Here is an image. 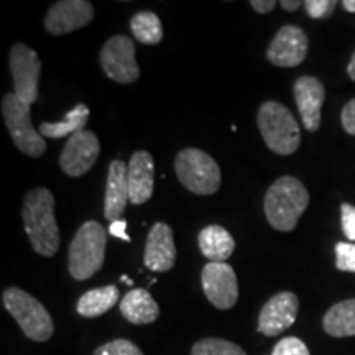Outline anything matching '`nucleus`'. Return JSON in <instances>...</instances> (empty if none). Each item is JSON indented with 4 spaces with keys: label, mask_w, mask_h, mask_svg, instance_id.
Listing matches in <instances>:
<instances>
[{
    "label": "nucleus",
    "mask_w": 355,
    "mask_h": 355,
    "mask_svg": "<svg viewBox=\"0 0 355 355\" xmlns=\"http://www.w3.org/2000/svg\"><path fill=\"white\" fill-rule=\"evenodd\" d=\"M343 7L350 13H355V0H344Z\"/></svg>",
    "instance_id": "obj_36"
},
{
    "label": "nucleus",
    "mask_w": 355,
    "mask_h": 355,
    "mask_svg": "<svg viewBox=\"0 0 355 355\" xmlns=\"http://www.w3.org/2000/svg\"><path fill=\"white\" fill-rule=\"evenodd\" d=\"M2 303L28 339L35 343H46L55 334V322L51 314L26 291L15 286L7 288L2 293Z\"/></svg>",
    "instance_id": "obj_5"
},
{
    "label": "nucleus",
    "mask_w": 355,
    "mask_h": 355,
    "mask_svg": "<svg viewBox=\"0 0 355 355\" xmlns=\"http://www.w3.org/2000/svg\"><path fill=\"white\" fill-rule=\"evenodd\" d=\"M322 327L331 337L355 336V298L332 306L322 319Z\"/></svg>",
    "instance_id": "obj_22"
},
{
    "label": "nucleus",
    "mask_w": 355,
    "mask_h": 355,
    "mask_svg": "<svg viewBox=\"0 0 355 355\" xmlns=\"http://www.w3.org/2000/svg\"><path fill=\"white\" fill-rule=\"evenodd\" d=\"M94 6L89 0H60L55 2L44 17V28L53 37H63L91 24Z\"/></svg>",
    "instance_id": "obj_12"
},
{
    "label": "nucleus",
    "mask_w": 355,
    "mask_h": 355,
    "mask_svg": "<svg viewBox=\"0 0 355 355\" xmlns=\"http://www.w3.org/2000/svg\"><path fill=\"white\" fill-rule=\"evenodd\" d=\"M21 219L33 250L48 259L55 257L60 250L61 237L55 217V196L51 191L46 188L28 191L21 206Z\"/></svg>",
    "instance_id": "obj_1"
},
{
    "label": "nucleus",
    "mask_w": 355,
    "mask_h": 355,
    "mask_svg": "<svg viewBox=\"0 0 355 355\" xmlns=\"http://www.w3.org/2000/svg\"><path fill=\"white\" fill-rule=\"evenodd\" d=\"M121 279H122V282H125L128 286H132V285H133V282H132V279H130V278H128V277H125V275H123V277H122Z\"/></svg>",
    "instance_id": "obj_37"
},
{
    "label": "nucleus",
    "mask_w": 355,
    "mask_h": 355,
    "mask_svg": "<svg viewBox=\"0 0 355 355\" xmlns=\"http://www.w3.org/2000/svg\"><path fill=\"white\" fill-rule=\"evenodd\" d=\"M272 355H311L308 345L298 337H285L275 345Z\"/></svg>",
    "instance_id": "obj_29"
},
{
    "label": "nucleus",
    "mask_w": 355,
    "mask_h": 355,
    "mask_svg": "<svg viewBox=\"0 0 355 355\" xmlns=\"http://www.w3.org/2000/svg\"><path fill=\"white\" fill-rule=\"evenodd\" d=\"M127 202H130L128 196V178L127 165L122 159H114L109 165L107 186H105L104 198V217L110 222L121 220L123 212L127 209Z\"/></svg>",
    "instance_id": "obj_18"
},
{
    "label": "nucleus",
    "mask_w": 355,
    "mask_h": 355,
    "mask_svg": "<svg viewBox=\"0 0 355 355\" xmlns=\"http://www.w3.org/2000/svg\"><path fill=\"white\" fill-rule=\"evenodd\" d=\"M308 50L309 40L304 30L296 25H285L268 44L266 58L278 68H296L306 60Z\"/></svg>",
    "instance_id": "obj_13"
},
{
    "label": "nucleus",
    "mask_w": 355,
    "mask_h": 355,
    "mask_svg": "<svg viewBox=\"0 0 355 355\" xmlns=\"http://www.w3.org/2000/svg\"><path fill=\"white\" fill-rule=\"evenodd\" d=\"M107 232L101 222H84L69 243L68 268L69 275L78 282L92 278L104 266Z\"/></svg>",
    "instance_id": "obj_3"
},
{
    "label": "nucleus",
    "mask_w": 355,
    "mask_h": 355,
    "mask_svg": "<svg viewBox=\"0 0 355 355\" xmlns=\"http://www.w3.org/2000/svg\"><path fill=\"white\" fill-rule=\"evenodd\" d=\"M121 300V291L115 285L94 288L78 300L76 311L83 318H99L114 308Z\"/></svg>",
    "instance_id": "obj_21"
},
{
    "label": "nucleus",
    "mask_w": 355,
    "mask_h": 355,
    "mask_svg": "<svg viewBox=\"0 0 355 355\" xmlns=\"http://www.w3.org/2000/svg\"><path fill=\"white\" fill-rule=\"evenodd\" d=\"M337 7L336 0H306L304 8L306 13L314 20L327 19L334 13Z\"/></svg>",
    "instance_id": "obj_28"
},
{
    "label": "nucleus",
    "mask_w": 355,
    "mask_h": 355,
    "mask_svg": "<svg viewBox=\"0 0 355 355\" xmlns=\"http://www.w3.org/2000/svg\"><path fill=\"white\" fill-rule=\"evenodd\" d=\"M336 266L340 272L355 273V243H336Z\"/></svg>",
    "instance_id": "obj_27"
},
{
    "label": "nucleus",
    "mask_w": 355,
    "mask_h": 355,
    "mask_svg": "<svg viewBox=\"0 0 355 355\" xmlns=\"http://www.w3.org/2000/svg\"><path fill=\"white\" fill-rule=\"evenodd\" d=\"M201 254L211 261L224 263L235 250V241L227 229L222 225H207L198 235Z\"/></svg>",
    "instance_id": "obj_20"
},
{
    "label": "nucleus",
    "mask_w": 355,
    "mask_h": 355,
    "mask_svg": "<svg viewBox=\"0 0 355 355\" xmlns=\"http://www.w3.org/2000/svg\"><path fill=\"white\" fill-rule=\"evenodd\" d=\"M257 123L270 152L288 157L300 148V125L286 105L277 101L263 102L257 115Z\"/></svg>",
    "instance_id": "obj_4"
},
{
    "label": "nucleus",
    "mask_w": 355,
    "mask_h": 355,
    "mask_svg": "<svg viewBox=\"0 0 355 355\" xmlns=\"http://www.w3.org/2000/svg\"><path fill=\"white\" fill-rule=\"evenodd\" d=\"M10 73L13 94L32 105L38 99V83L42 76V60L32 46L15 43L10 50Z\"/></svg>",
    "instance_id": "obj_9"
},
{
    "label": "nucleus",
    "mask_w": 355,
    "mask_h": 355,
    "mask_svg": "<svg viewBox=\"0 0 355 355\" xmlns=\"http://www.w3.org/2000/svg\"><path fill=\"white\" fill-rule=\"evenodd\" d=\"M340 121H343L344 130L349 135L355 137V97L344 105L343 114H340Z\"/></svg>",
    "instance_id": "obj_31"
},
{
    "label": "nucleus",
    "mask_w": 355,
    "mask_h": 355,
    "mask_svg": "<svg viewBox=\"0 0 355 355\" xmlns=\"http://www.w3.org/2000/svg\"><path fill=\"white\" fill-rule=\"evenodd\" d=\"M121 313L128 322L145 326L159 318V306L148 291L144 288H135L121 300Z\"/></svg>",
    "instance_id": "obj_19"
},
{
    "label": "nucleus",
    "mask_w": 355,
    "mask_h": 355,
    "mask_svg": "<svg viewBox=\"0 0 355 355\" xmlns=\"http://www.w3.org/2000/svg\"><path fill=\"white\" fill-rule=\"evenodd\" d=\"M201 285L206 298L217 309L227 311L239 301V279L230 265L209 261L201 272Z\"/></svg>",
    "instance_id": "obj_10"
},
{
    "label": "nucleus",
    "mask_w": 355,
    "mask_h": 355,
    "mask_svg": "<svg viewBox=\"0 0 355 355\" xmlns=\"http://www.w3.org/2000/svg\"><path fill=\"white\" fill-rule=\"evenodd\" d=\"M99 63L105 76L119 84H132L140 79L135 60V44L127 35H114L102 46Z\"/></svg>",
    "instance_id": "obj_8"
},
{
    "label": "nucleus",
    "mask_w": 355,
    "mask_h": 355,
    "mask_svg": "<svg viewBox=\"0 0 355 355\" xmlns=\"http://www.w3.org/2000/svg\"><path fill=\"white\" fill-rule=\"evenodd\" d=\"M340 217H343V230L349 241L355 242V207L352 204L344 202L340 206Z\"/></svg>",
    "instance_id": "obj_30"
},
{
    "label": "nucleus",
    "mask_w": 355,
    "mask_h": 355,
    "mask_svg": "<svg viewBox=\"0 0 355 355\" xmlns=\"http://www.w3.org/2000/svg\"><path fill=\"white\" fill-rule=\"evenodd\" d=\"M178 180L198 196H211L220 188L222 175L217 162L199 148H183L175 159Z\"/></svg>",
    "instance_id": "obj_6"
},
{
    "label": "nucleus",
    "mask_w": 355,
    "mask_h": 355,
    "mask_svg": "<svg viewBox=\"0 0 355 355\" xmlns=\"http://www.w3.org/2000/svg\"><path fill=\"white\" fill-rule=\"evenodd\" d=\"M300 300L295 293L282 291L266 301L260 311L257 331L266 337L283 334L298 318Z\"/></svg>",
    "instance_id": "obj_14"
},
{
    "label": "nucleus",
    "mask_w": 355,
    "mask_h": 355,
    "mask_svg": "<svg viewBox=\"0 0 355 355\" xmlns=\"http://www.w3.org/2000/svg\"><path fill=\"white\" fill-rule=\"evenodd\" d=\"M279 6H282L283 10L286 12H296L301 6H304V3L300 2V0H282Z\"/></svg>",
    "instance_id": "obj_34"
},
{
    "label": "nucleus",
    "mask_w": 355,
    "mask_h": 355,
    "mask_svg": "<svg viewBox=\"0 0 355 355\" xmlns=\"http://www.w3.org/2000/svg\"><path fill=\"white\" fill-rule=\"evenodd\" d=\"M109 234L114 235V237L121 239L123 242H132L130 235L127 234V220H115L110 222L109 225Z\"/></svg>",
    "instance_id": "obj_32"
},
{
    "label": "nucleus",
    "mask_w": 355,
    "mask_h": 355,
    "mask_svg": "<svg viewBox=\"0 0 355 355\" xmlns=\"http://www.w3.org/2000/svg\"><path fill=\"white\" fill-rule=\"evenodd\" d=\"M130 30L141 44H158L163 40L162 20L155 12L144 10L135 13L130 20Z\"/></svg>",
    "instance_id": "obj_24"
},
{
    "label": "nucleus",
    "mask_w": 355,
    "mask_h": 355,
    "mask_svg": "<svg viewBox=\"0 0 355 355\" xmlns=\"http://www.w3.org/2000/svg\"><path fill=\"white\" fill-rule=\"evenodd\" d=\"M144 263L152 272H170L176 263V245L173 229L166 222H157L145 242Z\"/></svg>",
    "instance_id": "obj_15"
},
{
    "label": "nucleus",
    "mask_w": 355,
    "mask_h": 355,
    "mask_svg": "<svg viewBox=\"0 0 355 355\" xmlns=\"http://www.w3.org/2000/svg\"><path fill=\"white\" fill-rule=\"evenodd\" d=\"M128 196L135 206L148 202L153 196L155 162L153 157L145 150H139L130 157L127 165Z\"/></svg>",
    "instance_id": "obj_17"
},
{
    "label": "nucleus",
    "mask_w": 355,
    "mask_h": 355,
    "mask_svg": "<svg viewBox=\"0 0 355 355\" xmlns=\"http://www.w3.org/2000/svg\"><path fill=\"white\" fill-rule=\"evenodd\" d=\"M250 7L254 8L257 13H270L277 7L275 0H252Z\"/></svg>",
    "instance_id": "obj_33"
},
{
    "label": "nucleus",
    "mask_w": 355,
    "mask_h": 355,
    "mask_svg": "<svg viewBox=\"0 0 355 355\" xmlns=\"http://www.w3.org/2000/svg\"><path fill=\"white\" fill-rule=\"evenodd\" d=\"M89 115L91 110L86 104H78L76 107L71 109L68 114L64 115V119L61 122H43L38 127V132L42 133V137L46 139H63V137H71L74 133L84 130L86 123L89 121Z\"/></svg>",
    "instance_id": "obj_23"
},
{
    "label": "nucleus",
    "mask_w": 355,
    "mask_h": 355,
    "mask_svg": "<svg viewBox=\"0 0 355 355\" xmlns=\"http://www.w3.org/2000/svg\"><path fill=\"white\" fill-rule=\"evenodd\" d=\"M293 92L304 128L309 133L318 132L321 127V110L326 99V89L322 83L314 76H301L296 79Z\"/></svg>",
    "instance_id": "obj_16"
},
{
    "label": "nucleus",
    "mask_w": 355,
    "mask_h": 355,
    "mask_svg": "<svg viewBox=\"0 0 355 355\" xmlns=\"http://www.w3.org/2000/svg\"><path fill=\"white\" fill-rule=\"evenodd\" d=\"M309 206V193L295 176H282L265 194L263 209L268 224L279 232H291Z\"/></svg>",
    "instance_id": "obj_2"
},
{
    "label": "nucleus",
    "mask_w": 355,
    "mask_h": 355,
    "mask_svg": "<svg viewBox=\"0 0 355 355\" xmlns=\"http://www.w3.org/2000/svg\"><path fill=\"white\" fill-rule=\"evenodd\" d=\"M101 153V144L92 130H84L71 135L60 155V166L64 175L81 178L92 170Z\"/></svg>",
    "instance_id": "obj_11"
},
{
    "label": "nucleus",
    "mask_w": 355,
    "mask_h": 355,
    "mask_svg": "<svg viewBox=\"0 0 355 355\" xmlns=\"http://www.w3.org/2000/svg\"><path fill=\"white\" fill-rule=\"evenodd\" d=\"M347 73H349V78L352 79V81H355V53L352 55V58H350V63L347 66Z\"/></svg>",
    "instance_id": "obj_35"
},
{
    "label": "nucleus",
    "mask_w": 355,
    "mask_h": 355,
    "mask_svg": "<svg viewBox=\"0 0 355 355\" xmlns=\"http://www.w3.org/2000/svg\"><path fill=\"white\" fill-rule=\"evenodd\" d=\"M94 355H144L140 347L128 339H114L110 343L99 345Z\"/></svg>",
    "instance_id": "obj_26"
},
{
    "label": "nucleus",
    "mask_w": 355,
    "mask_h": 355,
    "mask_svg": "<svg viewBox=\"0 0 355 355\" xmlns=\"http://www.w3.org/2000/svg\"><path fill=\"white\" fill-rule=\"evenodd\" d=\"M191 355H247L241 345L219 337H206L198 340L191 349Z\"/></svg>",
    "instance_id": "obj_25"
},
{
    "label": "nucleus",
    "mask_w": 355,
    "mask_h": 355,
    "mask_svg": "<svg viewBox=\"0 0 355 355\" xmlns=\"http://www.w3.org/2000/svg\"><path fill=\"white\" fill-rule=\"evenodd\" d=\"M26 102L19 99L13 92L2 97V115L13 144L26 157L40 158L46 152V141L32 123V112Z\"/></svg>",
    "instance_id": "obj_7"
}]
</instances>
